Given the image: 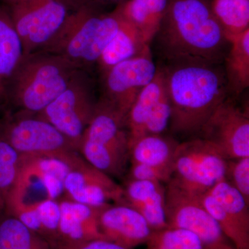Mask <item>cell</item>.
<instances>
[{
    "mask_svg": "<svg viewBox=\"0 0 249 249\" xmlns=\"http://www.w3.org/2000/svg\"><path fill=\"white\" fill-rule=\"evenodd\" d=\"M24 57L22 42L9 13L0 7V101Z\"/></svg>",
    "mask_w": 249,
    "mask_h": 249,
    "instance_id": "cell-20",
    "label": "cell"
},
{
    "mask_svg": "<svg viewBox=\"0 0 249 249\" xmlns=\"http://www.w3.org/2000/svg\"><path fill=\"white\" fill-rule=\"evenodd\" d=\"M53 249H128L105 239H96L73 245L58 246Z\"/></svg>",
    "mask_w": 249,
    "mask_h": 249,
    "instance_id": "cell-32",
    "label": "cell"
},
{
    "mask_svg": "<svg viewBox=\"0 0 249 249\" xmlns=\"http://www.w3.org/2000/svg\"><path fill=\"white\" fill-rule=\"evenodd\" d=\"M146 245L147 249H204L195 234L170 227L153 231Z\"/></svg>",
    "mask_w": 249,
    "mask_h": 249,
    "instance_id": "cell-29",
    "label": "cell"
},
{
    "mask_svg": "<svg viewBox=\"0 0 249 249\" xmlns=\"http://www.w3.org/2000/svg\"><path fill=\"white\" fill-rule=\"evenodd\" d=\"M199 193L172 178L165 187V212L168 227L195 234L204 249H228L232 245L201 202Z\"/></svg>",
    "mask_w": 249,
    "mask_h": 249,
    "instance_id": "cell-7",
    "label": "cell"
},
{
    "mask_svg": "<svg viewBox=\"0 0 249 249\" xmlns=\"http://www.w3.org/2000/svg\"><path fill=\"white\" fill-rule=\"evenodd\" d=\"M64 196L67 199L88 206L103 207L110 201L120 204L124 187L81 157L65 178Z\"/></svg>",
    "mask_w": 249,
    "mask_h": 249,
    "instance_id": "cell-15",
    "label": "cell"
},
{
    "mask_svg": "<svg viewBox=\"0 0 249 249\" xmlns=\"http://www.w3.org/2000/svg\"><path fill=\"white\" fill-rule=\"evenodd\" d=\"M148 47L150 43L144 39L138 29L121 14L119 30L106 46L98 62L101 68L107 71L114 65L137 56Z\"/></svg>",
    "mask_w": 249,
    "mask_h": 249,
    "instance_id": "cell-21",
    "label": "cell"
},
{
    "mask_svg": "<svg viewBox=\"0 0 249 249\" xmlns=\"http://www.w3.org/2000/svg\"><path fill=\"white\" fill-rule=\"evenodd\" d=\"M211 6L228 40L249 29V0H213Z\"/></svg>",
    "mask_w": 249,
    "mask_h": 249,
    "instance_id": "cell-26",
    "label": "cell"
},
{
    "mask_svg": "<svg viewBox=\"0 0 249 249\" xmlns=\"http://www.w3.org/2000/svg\"><path fill=\"white\" fill-rule=\"evenodd\" d=\"M230 48L225 59L228 88L235 94L249 86V29L229 39Z\"/></svg>",
    "mask_w": 249,
    "mask_h": 249,
    "instance_id": "cell-24",
    "label": "cell"
},
{
    "mask_svg": "<svg viewBox=\"0 0 249 249\" xmlns=\"http://www.w3.org/2000/svg\"><path fill=\"white\" fill-rule=\"evenodd\" d=\"M0 249H52L47 240L13 214H0Z\"/></svg>",
    "mask_w": 249,
    "mask_h": 249,
    "instance_id": "cell-25",
    "label": "cell"
},
{
    "mask_svg": "<svg viewBox=\"0 0 249 249\" xmlns=\"http://www.w3.org/2000/svg\"><path fill=\"white\" fill-rule=\"evenodd\" d=\"M78 152L89 164L109 176L124 174L129 160L126 119L106 100L96 104Z\"/></svg>",
    "mask_w": 249,
    "mask_h": 249,
    "instance_id": "cell-5",
    "label": "cell"
},
{
    "mask_svg": "<svg viewBox=\"0 0 249 249\" xmlns=\"http://www.w3.org/2000/svg\"><path fill=\"white\" fill-rule=\"evenodd\" d=\"M80 158L78 152L22 156L19 178L5 213L46 199L59 200L67 175Z\"/></svg>",
    "mask_w": 249,
    "mask_h": 249,
    "instance_id": "cell-6",
    "label": "cell"
},
{
    "mask_svg": "<svg viewBox=\"0 0 249 249\" xmlns=\"http://www.w3.org/2000/svg\"><path fill=\"white\" fill-rule=\"evenodd\" d=\"M228 249H236L235 248V247H232V248Z\"/></svg>",
    "mask_w": 249,
    "mask_h": 249,
    "instance_id": "cell-34",
    "label": "cell"
},
{
    "mask_svg": "<svg viewBox=\"0 0 249 249\" xmlns=\"http://www.w3.org/2000/svg\"><path fill=\"white\" fill-rule=\"evenodd\" d=\"M165 187L161 183L129 178L120 204L136 210L153 231L168 227L165 212Z\"/></svg>",
    "mask_w": 249,
    "mask_h": 249,
    "instance_id": "cell-18",
    "label": "cell"
},
{
    "mask_svg": "<svg viewBox=\"0 0 249 249\" xmlns=\"http://www.w3.org/2000/svg\"><path fill=\"white\" fill-rule=\"evenodd\" d=\"M178 143L162 134L144 136L129 147V160L132 163L173 167L174 158Z\"/></svg>",
    "mask_w": 249,
    "mask_h": 249,
    "instance_id": "cell-22",
    "label": "cell"
},
{
    "mask_svg": "<svg viewBox=\"0 0 249 249\" xmlns=\"http://www.w3.org/2000/svg\"><path fill=\"white\" fill-rule=\"evenodd\" d=\"M1 213H0V214H1Z\"/></svg>",
    "mask_w": 249,
    "mask_h": 249,
    "instance_id": "cell-35",
    "label": "cell"
},
{
    "mask_svg": "<svg viewBox=\"0 0 249 249\" xmlns=\"http://www.w3.org/2000/svg\"><path fill=\"white\" fill-rule=\"evenodd\" d=\"M96 104L89 81L79 71L67 89L36 115L52 124L78 150Z\"/></svg>",
    "mask_w": 249,
    "mask_h": 249,
    "instance_id": "cell-10",
    "label": "cell"
},
{
    "mask_svg": "<svg viewBox=\"0 0 249 249\" xmlns=\"http://www.w3.org/2000/svg\"><path fill=\"white\" fill-rule=\"evenodd\" d=\"M24 56L41 50L72 12V0H7Z\"/></svg>",
    "mask_w": 249,
    "mask_h": 249,
    "instance_id": "cell-8",
    "label": "cell"
},
{
    "mask_svg": "<svg viewBox=\"0 0 249 249\" xmlns=\"http://www.w3.org/2000/svg\"><path fill=\"white\" fill-rule=\"evenodd\" d=\"M199 134L213 143L227 160L249 157V111L229 98L210 116Z\"/></svg>",
    "mask_w": 249,
    "mask_h": 249,
    "instance_id": "cell-14",
    "label": "cell"
},
{
    "mask_svg": "<svg viewBox=\"0 0 249 249\" xmlns=\"http://www.w3.org/2000/svg\"><path fill=\"white\" fill-rule=\"evenodd\" d=\"M157 70L148 47L137 56L124 60L106 71V97L103 99L126 119L139 93L155 78Z\"/></svg>",
    "mask_w": 249,
    "mask_h": 249,
    "instance_id": "cell-13",
    "label": "cell"
},
{
    "mask_svg": "<svg viewBox=\"0 0 249 249\" xmlns=\"http://www.w3.org/2000/svg\"><path fill=\"white\" fill-rule=\"evenodd\" d=\"M0 137L9 142L21 156L55 155L78 152L71 141L37 116H21L6 120L0 128Z\"/></svg>",
    "mask_w": 249,
    "mask_h": 249,
    "instance_id": "cell-11",
    "label": "cell"
},
{
    "mask_svg": "<svg viewBox=\"0 0 249 249\" xmlns=\"http://www.w3.org/2000/svg\"><path fill=\"white\" fill-rule=\"evenodd\" d=\"M58 227V246L73 245L88 241L105 239L100 231L98 215L101 207H93L62 198ZM106 240V239H105Z\"/></svg>",
    "mask_w": 249,
    "mask_h": 249,
    "instance_id": "cell-17",
    "label": "cell"
},
{
    "mask_svg": "<svg viewBox=\"0 0 249 249\" xmlns=\"http://www.w3.org/2000/svg\"><path fill=\"white\" fill-rule=\"evenodd\" d=\"M168 2V0H129L119 9L150 44L160 29Z\"/></svg>",
    "mask_w": 249,
    "mask_h": 249,
    "instance_id": "cell-23",
    "label": "cell"
},
{
    "mask_svg": "<svg viewBox=\"0 0 249 249\" xmlns=\"http://www.w3.org/2000/svg\"><path fill=\"white\" fill-rule=\"evenodd\" d=\"M82 1H116L119 0H82Z\"/></svg>",
    "mask_w": 249,
    "mask_h": 249,
    "instance_id": "cell-33",
    "label": "cell"
},
{
    "mask_svg": "<svg viewBox=\"0 0 249 249\" xmlns=\"http://www.w3.org/2000/svg\"><path fill=\"white\" fill-rule=\"evenodd\" d=\"M121 20L119 9L103 15L83 5L72 11L58 32L40 51L63 57L78 67L98 62L119 30Z\"/></svg>",
    "mask_w": 249,
    "mask_h": 249,
    "instance_id": "cell-4",
    "label": "cell"
},
{
    "mask_svg": "<svg viewBox=\"0 0 249 249\" xmlns=\"http://www.w3.org/2000/svg\"><path fill=\"white\" fill-rule=\"evenodd\" d=\"M22 165V156L0 137V213H4Z\"/></svg>",
    "mask_w": 249,
    "mask_h": 249,
    "instance_id": "cell-27",
    "label": "cell"
},
{
    "mask_svg": "<svg viewBox=\"0 0 249 249\" xmlns=\"http://www.w3.org/2000/svg\"><path fill=\"white\" fill-rule=\"evenodd\" d=\"M220 65L179 64L163 69L174 133L200 132L210 116L227 98L229 88Z\"/></svg>",
    "mask_w": 249,
    "mask_h": 249,
    "instance_id": "cell-2",
    "label": "cell"
},
{
    "mask_svg": "<svg viewBox=\"0 0 249 249\" xmlns=\"http://www.w3.org/2000/svg\"><path fill=\"white\" fill-rule=\"evenodd\" d=\"M79 71V67L60 55L40 51L29 54L10 82L13 100L24 113L39 114Z\"/></svg>",
    "mask_w": 249,
    "mask_h": 249,
    "instance_id": "cell-3",
    "label": "cell"
},
{
    "mask_svg": "<svg viewBox=\"0 0 249 249\" xmlns=\"http://www.w3.org/2000/svg\"><path fill=\"white\" fill-rule=\"evenodd\" d=\"M98 223L106 240L128 249L146 244L153 232L142 214L124 204L101 207Z\"/></svg>",
    "mask_w": 249,
    "mask_h": 249,
    "instance_id": "cell-16",
    "label": "cell"
},
{
    "mask_svg": "<svg viewBox=\"0 0 249 249\" xmlns=\"http://www.w3.org/2000/svg\"><path fill=\"white\" fill-rule=\"evenodd\" d=\"M171 109L163 70L139 93L126 118L129 145L150 134H162L170 124Z\"/></svg>",
    "mask_w": 249,
    "mask_h": 249,
    "instance_id": "cell-12",
    "label": "cell"
},
{
    "mask_svg": "<svg viewBox=\"0 0 249 249\" xmlns=\"http://www.w3.org/2000/svg\"><path fill=\"white\" fill-rule=\"evenodd\" d=\"M227 160L215 145L196 138L178 143L173 178L187 189L204 194L224 179Z\"/></svg>",
    "mask_w": 249,
    "mask_h": 249,
    "instance_id": "cell-9",
    "label": "cell"
},
{
    "mask_svg": "<svg viewBox=\"0 0 249 249\" xmlns=\"http://www.w3.org/2000/svg\"><path fill=\"white\" fill-rule=\"evenodd\" d=\"M155 38L170 65H221L231 45L207 0H168Z\"/></svg>",
    "mask_w": 249,
    "mask_h": 249,
    "instance_id": "cell-1",
    "label": "cell"
},
{
    "mask_svg": "<svg viewBox=\"0 0 249 249\" xmlns=\"http://www.w3.org/2000/svg\"><path fill=\"white\" fill-rule=\"evenodd\" d=\"M173 167H156L140 163H132L129 178L157 181L161 183H168L173 178Z\"/></svg>",
    "mask_w": 249,
    "mask_h": 249,
    "instance_id": "cell-31",
    "label": "cell"
},
{
    "mask_svg": "<svg viewBox=\"0 0 249 249\" xmlns=\"http://www.w3.org/2000/svg\"><path fill=\"white\" fill-rule=\"evenodd\" d=\"M224 179L249 204V157L227 160Z\"/></svg>",
    "mask_w": 249,
    "mask_h": 249,
    "instance_id": "cell-30",
    "label": "cell"
},
{
    "mask_svg": "<svg viewBox=\"0 0 249 249\" xmlns=\"http://www.w3.org/2000/svg\"><path fill=\"white\" fill-rule=\"evenodd\" d=\"M208 193L219 203L228 215L249 232V204L240 192L224 178Z\"/></svg>",
    "mask_w": 249,
    "mask_h": 249,
    "instance_id": "cell-28",
    "label": "cell"
},
{
    "mask_svg": "<svg viewBox=\"0 0 249 249\" xmlns=\"http://www.w3.org/2000/svg\"><path fill=\"white\" fill-rule=\"evenodd\" d=\"M7 213L18 218L31 230L47 240L52 249L56 245L60 217L59 200L46 199L37 204L16 208Z\"/></svg>",
    "mask_w": 249,
    "mask_h": 249,
    "instance_id": "cell-19",
    "label": "cell"
}]
</instances>
